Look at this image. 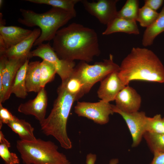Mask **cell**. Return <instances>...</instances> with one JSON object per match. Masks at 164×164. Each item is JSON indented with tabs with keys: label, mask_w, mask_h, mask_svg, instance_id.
Returning a JSON list of instances; mask_svg holds the SVG:
<instances>
[{
	"label": "cell",
	"mask_w": 164,
	"mask_h": 164,
	"mask_svg": "<svg viewBox=\"0 0 164 164\" xmlns=\"http://www.w3.org/2000/svg\"><path fill=\"white\" fill-rule=\"evenodd\" d=\"M3 1L2 0H0V8H2L3 3Z\"/></svg>",
	"instance_id": "cell-36"
},
{
	"label": "cell",
	"mask_w": 164,
	"mask_h": 164,
	"mask_svg": "<svg viewBox=\"0 0 164 164\" xmlns=\"http://www.w3.org/2000/svg\"><path fill=\"white\" fill-rule=\"evenodd\" d=\"M0 143L5 144L11 147L10 142L5 138L2 131H0Z\"/></svg>",
	"instance_id": "cell-34"
},
{
	"label": "cell",
	"mask_w": 164,
	"mask_h": 164,
	"mask_svg": "<svg viewBox=\"0 0 164 164\" xmlns=\"http://www.w3.org/2000/svg\"><path fill=\"white\" fill-rule=\"evenodd\" d=\"M164 32V4L155 21L146 28L143 36L142 42L143 46L151 45L154 40L159 34Z\"/></svg>",
	"instance_id": "cell-20"
},
{
	"label": "cell",
	"mask_w": 164,
	"mask_h": 164,
	"mask_svg": "<svg viewBox=\"0 0 164 164\" xmlns=\"http://www.w3.org/2000/svg\"><path fill=\"white\" fill-rule=\"evenodd\" d=\"M14 115L6 108L4 107L2 103H0V129L3 124H7L10 121H12Z\"/></svg>",
	"instance_id": "cell-30"
},
{
	"label": "cell",
	"mask_w": 164,
	"mask_h": 164,
	"mask_svg": "<svg viewBox=\"0 0 164 164\" xmlns=\"http://www.w3.org/2000/svg\"><path fill=\"white\" fill-rule=\"evenodd\" d=\"M139 4L138 0H127L118 12L117 17L136 21L139 9Z\"/></svg>",
	"instance_id": "cell-24"
},
{
	"label": "cell",
	"mask_w": 164,
	"mask_h": 164,
	"mask_svg": "<svg viewBox=\"0 0 164 164\" xmlns=\"http://www.w3.org/2000/svg\"><path fill=\"white\" fill-rule=\"evenodd\" d=\"M32 57L37 56L43 60L47 61L55 67L57 73L62 82L67 79L73 72L75 67L74 61H70L60 59L53 49L49 42L43 43L31 51Z\"/></svg>",
	"instance_id": "cell-8"
},
{
	"label": "cell",
	"mask_w": 164,
	"mask_h": 164,
	"mask_svg": "<svg viewBox=\"0 0 164 164\" xmlns=\"http://www.w3.org/2000/svg\"><path fill=\"white\" fill-rule=\"evenodd\" d=\"M118 32L135 35L139 33L136 21L116 17L107 26V28L102 34L108 35Z\"/></svg>",
	"instance_id": "cell-17"
},
{
	"label": "cell",
	"mask_w": 164,
	"mask_h": 164,
	"mask_svg": "<svg viewBox=\"0 0 164 164\" xmlns=\"http://www.w3.org/2000/svg\"><path fill=\"white\" fill-rule=\"evenodd\" d=\"M153 159L149 164H164V152L153 153Z\"/></svg>",
	"instance_id": "cell-32"
},
{
	"label": "cell",
	"mask_w": 164,
	"mask_h": 164,
	"mask_svg": "<svg viewBox=\"0 0 164 164\" xmlns=\"http://www.w3.org/2000/svg\"><path fill=\"white\" fill-rule=\"evenodd\" d=\"M40 86L45 88L46 85L54 78L56 71L54 66L49 62L43 60L40 62Z\"/></svg>",
	"instance_id": "cell-27"
},
{
	"label": "cell",
	"mask_w": 164,
	"mask_h": 164,
	"mask_svg": "<svg viewBox=\"0 0 164 164\" xmlns=\"http://www.w3.org/2000/svg\"><path fill=\"white\" fill-rule=\"evenodd\" d=\"M74 111L78 116L86 118L100 125L108 123L110 115L114 113L113 104L101 100L96 102L78 101Z\"/></svg>",
	"instance_id": "cell-7"
},
{
	"label": "cell",
	"mask_w": 164,
	"mask_h": 164,
	"mask_svg": "<svg viewBox=\"0 0 164 164\" xmlns=\"http://www.w3.org/2000/svg\"><path fill=\"white\" fill-rule=\"evenodd\" d=\"M69 93L73 96L76 101L86 94L84 85L82 80L77 75L73 73L60 85Z\"/></svg>",
	"instance_id": "cell-21"
},
{
	"label": "cell",
	"mask_w": 164,
	"mask_h": 164,
	"mask_svg": "<svg viewBox=\"0 0 164 164\" xmlns=\"http://www.w3.org/2000/svg\"><path fill=\"white\" fill-rule=\"evenodd\" d=\"M162 121L164 126V117L162 118Z\"/></svg>",
	"instance_id": "cell-37"
},
{
	"label": "cell",
	"mask_w": 164,
	"mask_h": 164,
	"mask_svg": "<svg viewBox=\"0 0 164 164\" xmlns=\"http://www.w3.org/2000/svg\"><path fill=\"white\" fill-rule=\"evenodd\" d=\"M119 69L120 66L114 62L113 55L110 54L108 59L93 64L81 61L75 66L74 73L83 81L87 94L96 83L101 81L109 74L118 71Z\"/></svg>",
	"instance_id": "cell-6"
},
{
	"label": "cell",
	"mask_w": 164,
	"mask_h": 164,
	"mask_svg": "<svg viewBox=\"0 0 164 164\" xmlns=\"http://www.w3.org/2000/svg\"><path fill=\"white\" fill-rule=\"evenodd\" d=\"M10 147L3 143H0V156L5 164H19L20 159L16 154L11 152Z\"/></svg>",
	"instance_id": "cell-29"
},
{
	"label": "cell",
	"mask_w": 164,
	"mask_h": 164,
	"mask_svg": "<svg viewBox=\"0 0 164 164\" xmlns=\"http://www.w3.org/2000/svg\"><path fill=\"white\" fill-rule=\"evenodd\" d=\"M143 138L153 154L164 152V134L146 132Z\"/></svg>",
	"instance_id": "cell-25"
},
{
	"label": "cell",
	"mask_w": 164,
	"mask_h": 164,
	"mask_svg": "<svg viewBox=\"0 0 164 164\" xmlns=\"http://www.w3.org/2000/svg\"><path fill=\"white\" fill-rule=\"evenodd\" d=\"M160 114H156L152 117L147 118L146 132L164 134V126Z\"/></svg>",
	"instance_id": "cell-28"
},
{
	"label": "cell",
	"mask_w": 164,
	"mask_h": 164,
	"mask_svg": "<svg viewBox=\"0 0 164 164\" xmlns=\"http://www.w3.org/2000/svg\"><path fill=\"white\" fill-rule=\"evenodd\" d=\"M29 2L40 4L49 5L60 8L77 15L75 5L81 0H26Z\"/></svg>",
	"instance_id": "cell-23"
},
{
	"label": "cell",
	"mask_w": 164,
	"mask_h": 164,
	"mask_svg": "<svg viewBox=\"0 0 164 164\" xmlns=\"http://www.w3.org/2000/svg\"><path fill=\"white\" fill-rule=\"evenodd\" d=\"M47 104L46 92L45 88H42L34 98L20 104L18 111L25 115L33 116L41 125L46 118Z\"/></svg>",
	"instance_id": "cell-11"
},
{
	"label": "cell",
	"mask_w": 164,
	"mask_h": 164,
	"mask_svg": "<svg viewBox=\"0 0 164 164\" xmlns=\"http://www.w3.org/2000/svg\"><path fill=\"white\" fill-rule=\"evenodd\" d=\"M118 75L125 86L134 80L162 83L164 67L151 50L134 47L122 60Z\"/></svg>",
	"instance_id": "cell-2"
},
{
	"label": "cell",
	"mask_w": 164,
	"mask_h": 164,
	"mask_svg": "<svg viewBox=\"0 0 164 164\" xmlns=\"http://www.w3.org/2000/svg\"><path fill=\"white\" fill-rule=\"evenodd\" d=\"M113 109L114 113L119 114L126 124L132 138V147L138 146L146 132L148 117L145 112L138 111L132 113H125L118 109L114 105H113Z\"/></svg>",
	"instance_id": "cell-9"
},
{
	"label": "cell",
	"mask_w": 164,
	"mask_h": 164,
	"mask_svg": "<svg viewBox=\"0 0 164 164\" xmlns=\"http://www.w3.org/2000/svg\"><path fill=\"white\" fill-rule=\"evenodd\" d=\"M29 59L26 60L18 71L11 89L12 93L19 98L24 99L27 95L26 85V77Z\"/></svg>",
	"instance_id": "cell-22"
},
{
	"label": "cell",
	"mask_w": 164,
	"mask_h": 164,
	"mask_svg": "<svg viewBox=\"0 0 164 164\" xmlns=\"http://www.w3.org/2000/svg\"><path fill=\"white\" fill-rule=\"evenodd\" d=\"M16 147L24 164H70L66 156L58 151V146L50 140H18Z\"/></svg>",
	"instance_id": "cell-5"
},
{
	"label": "cell",
	"mask_w": 164,
	"mask_h": 164,
	"mask_svg": "<svg viewBox=\"0 0 164 164\" xmlns=\"http://www.w3.org/2000/svg\"><path fill=\"white\" fill-rule=\"evenodd\" d=\"M40 62H29L26 73V85L28 92L38 93L41 89L40 86Z\"/></svg>",
	"instance_id": "cell-18"
},
{
	"label": "cell",
	"mask_w": 164,
	"mask_h": 164,
	"mask_svg": "<svg viewBox=\"0 0 164 164\" xmlns=\"http://www.w3.org/2000/svg\"><path fill=\"white\" fill-rule=\"evenodd\" d=\"M159 14L156 11L144 5L139 9L136 21L141 26L147 28L155 21Z\"/></svg>",
	"instance_id": "cell-26"
},
{
	"label": "cell",
	"mask_w": 164,
	"mask_h": 164,
	"mask_svg": "<svg viewBox=\"0 0 164 164\" xmlns=\"http://www.w3.org/2000/svg\"><path fill=\"white\" fill-rule=\"evenodd\" d=\"M27 60L8 59L0 81V103H4L9 98L12 94V86L17 73Z\"/></svg>",
	"instance_id": "cell-12"
},
{
	"label": "cell",
	"mask_w": 164,
	"mask_h": 164,
	"mask_svg": "<svg viewBox=\"0 0 164 164\" xmlns=\"http://www.w3.org/2000/svg\"><path fill=\"white\" fill-rule=\"evenodd\" d=\"M97 159L96 154L89 153L86 157V164H95Z\"/></svg>",
	"instance_id": "cell-33"
},
{
	"label": "cell",
	"mask_w": 164,
	"mask_h": 164,
	"mask_svg": "<svg viewBox=\"0 0 164 164\" xmlns=\"http://www.w3.org/2000/svg\"><path fill=\"white\" fill-rule=\"evenodd\" d=\"M118 0H98L89 2L81 0L85 9L102 24H108L117 16L116 4Z\"/></svg>",
	"instance_id": "cell-10"
},
{
	"label": "cell",
	"mask_w": 164,
	"mask_h": 164,
	"mask_svg": "<svg viewBox=\"0 0 164 164\" xmlns=\"http://www.w3.org/2000/svg\"><path fill=\"white\" fill-rule=\"evenodd\" d=\"M32 30L16 26L0 25V52L11 47L28 37Z\"/></svg>",
	"instance_id": "cell-15"
},
{
	"label": "cell",
	"mask_w": 164,
	"mask_h": 164,
	"mask_svg": "<svg viewBox=\"0 0 164 164\" xmlns=\"http://www.w3.org/2000/svg\"><path fill=\"white\" fill-rule=\"evenodd\" d=\"M20 11L22 17L18 19L19 23L28 27L37 26L41 29V34L35 42L34 46L53 40L60 28L76 16L66 11L53 7L42 13L23 9H20Z\"/></svg>",
	"instance_id": "cell-4"
},
{
	"label": "cell",
	"mask_w": 164,
	"mask_h": 164,
	"mask_svg": "<svg viewBox=\"0 0 164 164\" xmlns=\"http://www.w3.org/2000/svg\"><path fill=\"white\" fill-rule=\"evenodd\" d=\"M57 96L48 116L40 125L41 130L46 136L53 137L63 148L69 149L72 143L67 132V124L74 102V97L61 86L57 90Z\"/></svg>",
	"instance_id": "cell-3"
},
{
	"label": "cell",
	"mask_w": 164,
	"mask_h": 164,
	"mask_svg": "<svg viewBox=\"0 0 164 164\" xmlns=\"http://www.w3.org/2000/svg\"><path fill=\"white\" fill-rule=\"evenodd\" d=\"M115 107L120 111L127 113L139 111L142 98L140 95L133 87L125 86L116 96Z\"/></svg>",
	"instance_id": "cell-14"
},
{
	"label": "cell",
	"mask_w": 164,
	"mask_h": 164,
	"mask_svg": "<svg viewBox=\"0 0 164 164\" xmlns=\"http://www.w3.org/2000/svg\"><path fill=\"white\" fill-rule=\"evenodd\" d=\"M119 160L117 158H114L110 160L108 164H118Z\"/></svg>",
	"instance_id": "cell-35"
},
{
	"label": "cell",
	"mask_w": 164,
	"mask_h": 164,
	"mask_svg": "<svg viewBox=\"0 0 164 164\" xmlns=\"http://www.w3.org/2000/svg\"><path fill=\"white\" fill-rule=\"evenodd\" d=\"M118 72L109 74L101 81L97 94L101 100L109 103L114 101L118 93L126 86L118 76Z\"/></svg>",
	"instance_id": "cell-13"
},
{
	"label": "cell",
	"mask_w": 164,
	"mask_h": 164,
	"mask_svg": "<svg viewBox=\"0 0 164 164\" xmlns=\"http://www.w3.org/2000/svg\"><path fill=\"white\" fill-rule=\"evenodd\" d=\"M163 2V0H146L145 1L144 5L156 11L162 6Z\"/></svg>",
	"instance_id": "cell-31"
},
{
	"label": "cell",
	"mask_w": 164,
	"mask_h": 164,
	"mask_svg": "<svg viewBox=\"0 0 164 164\" xmlns=\"http://www.w3.org/2000/svg\"><path fill=\"white\" fill-rule=\"evenodd\" d=\"M41 33L39 28L34 29L28 37L15 46L0 52V55H3L8 59H29L32 57L31 48Z\"/></svg>",
	"instance_id": "cell-16"
},
{
	"label": "cell",
	"mask_w": 164,
	"mask_h": 164,
	"mask_svg": "<svg viewBox=\"0 0 164 164\" xmlns=\"http://www.w3.org/2000/svg\"><path fill=\"white\" fill-rule=\"evenodd\" d=\"M52 47L61 59L87 63L101 53L97 32L93 29L73 22L59 30Z\"/></svg>",
	"instance_id": "cell-1"
},
{
	"label": "cell",
	"mask_w": 164,
	"mask_h": 164,
	"mask_svg": "<svg viewBox=\"0 0 164 164\" xmlns=\"http://www.w3.org/2000/svg\"><path fill=\"white\" fill-rule=\"evenodd\" d=\"M7 125L18 135L21 140L32 142L37 139L34 134V128L25 120L19 119L14 115L13 120Z\"/></svg>",
	"instance_id": "cell-19"
}]
</instances>
